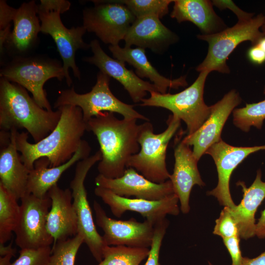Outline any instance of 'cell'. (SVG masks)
<instances>
[{
  "label": "cell",
  "instance_id": "obj_1",
  "mask_svg": "<svg viewBox=\"0 0 265 265\" xmlns=\"http://www.w3.org/2000/svg\"><path fill=\"white\" fill-rule=\"evenodd\" d=\"M57 109L61 111V116L57 126L39 142L31 143L27 140V132L15 131L17 149L21 154L22 161L30 170L34 168L35 161L42 157L48 159L51 167L66 163L82 143V137L87 131L81 108L64 105Z\"/></svg>",
  "mask_w": 265,
  "mask_h": 265
},
{
  "label": "cell",
  "instance_id": "obj_2",
  "mask_svg": "<svg viewBox=\"0 0 265 265\" xmlns=\"http://www.w3.org/2000/svg\"><path fill=\"white\" fill-rule=\"evenodd\" d=\"M137 120L119 119L114 113L102 112L86 122L87 131L94 134L100 145V174L109 179L123 176L129 159L140 149L138 138L142 125Z\"/></svg>",
  "mask_w": 265,
  "mask_h": 265
},
{
  "label": "cell",
  "instance_id": "obj_3",
  "mask_svg": "<svg viewBox=\"0 0 265 265\" xmlns=\"http://www.w3.org/2000/svg\"><path fill=\"white\" fill-rule=\"evenodd\" d=\"M61 111L40 106L22 86L1 77L0 80V129L10 132L25 129L35 143L57 126Z\"/></svg>",
  "mask_w": 265,
  "mask_h": 265
},
{
  "label": "cell",
  "instance_id": "obj_4",
  "mask_svg": "<svg viewBox=\"0 0 265 265\" xmlns=\"http://www.w3.org/2000/svg\"><path fill=\"white\" fill-rule=\"evenodd\" d=\"M167 127L162 132L155 134L149 121L141 124L138 142L140 149L129 159L127 168L132 167L148 180L161 184L169 180L166 167V151L169 142L181 125V120L170 115Z\"/></svg>",
  "mask_w": 265,
  "mask_h": 265
},
{
  "label": "cell",
  "instance_id": "obj_5",
  "mask_svg": "<svg viewBox=\"0 0 265 265\" xmlns=\"http://www.w3.org/2000/svg\"><path fill=\"white\" fill-rule=\"evenodd\" d=\"M265 16L262 13L245 21H238L233 26L212 34H200L197 37L208 44L207 54L196 68L199 72L216 71L229 73L226 61L229 55L240 43L249 41L255 45L264 35L260 30Z\"/></svg>",
  "mask_w": 265,
  "mask_h": 265
},
{
  "label": "cell",
  "instance_id": "obj_6",
  "mask_svg": "<svg viewBox=\"0 0 265 265\" xmlns=\"http://www.w3.org/2000/svg\"><path fill=\"white\" fill-rule=\"evenodd\" d=\"M209 73L200 72L190 86L176 94L152 92L150 97L141 100L140 106L170 110L173 115L185 122L187 135L191 134L203 125L211 114V107L205 103L203 97L205 83Z\"/></svg>",
  "mask_w": 265,
  "mask_h": 265
},
{
  "label": "cell",
  "instance_id": "obj_7",
  "mask_svg": "<svg viewBox=\"0 0 265 265\" xmlns=\"http://www.w3.org/2000/svg\"><path fill=\"white\" fill-rule=\"evenodd\" d=\"M0 76L30 92L42 108L52 110L44 85L50 79L61 81L65 78L63 65L57 61L44 57H15L0 72Z\"/></svg>",
  "mask_w": 265,
  "mask_h": 265
},
{
  "label": "cell",
  "instance_id": "obj_8",
  "mask_svg": "<svg viewBox=\"0 0 265 265\" xmlns=\"http://www.w3.org/2000/svg\"><path fill=\"white\" fill-rule=\"evenodd\" d=\"M110 77L99 72L97 81L91 90L86 93L78 94L74 86L70 89L59 91L54 104V107L71 105L80 107L85 122L102 112L117 113L126 119H141L149 121V119L136 111L134 106L126 104L117 98L109 88Z\"/></svg>",
  "mask_w": 265,
  "mask_h": 265
},
{
  "label": "cell",
  "instance_id": "obj_9",
  "mask_svg": "<svg viewBox=\"0 0 265 265\" xmlns=\"http://www.w3.org/2000/svg\"><path fill=\"white\" fill-rule=\"evenodd\" d=\"M101 159L102 153L99 150L93 155L78 161L74 177L70 184L73 203L78 218V233L83 237L84 243L98 263L103 260V251L106 245L94 224L84 182L90 169Z\"/></svg>",
  "mask_w": 265,
  "mask_h": 265
},
{
  "label": "cell",
  "instance_id": "obj_10",
  "mask_svg": "<svg viewBox=\"0 0 265 265\" xmlns=\"http://www.w3.org/2000/svg\"><path fill=\"white\" fill-rule=\"evenodd\" d=\"M95 5L83 10V26L104 43L118 45L136 17L125 5L114 0H93Z\"/></svg>",
  "mask_w": 265,
  "mask_h": 265
},
{
  "label": "cell",
  "instance_id": "obj_11",
  "mask_svg": "<svg viewBox=\"0 0 265 265\" xmlns=\"http://www.w3.org/2000/svg\"><path fill=\"white\" fill-rule=\"evenodd\" d=\"M20 214L14 230L15 242L21 249L50 246L54 240L47 229V219L52 205L48 194L42 198L26 194L21 199Z\"/></svg>",
  "mask_w": 265,
  "mask_h": 265
},
{
  "label": "cell",
  "instance_id": "obj_12",
  "mask_svg": "<svg viewBox=\"0 0 265 265\" xmlns=\"http://www.w3.org/2000/svg\"><path fill=\"white\" fill-rule=\"evenodd\" d=\"M58 12H38L41 22V32L50 35L54 40L63 61L65 79L70 86L72 80L69 75L71 68L75 77L80 79V72L75 61V54L79 49L90 48V44L84 42L82 36L86 30L82 26L66 28L63 24Z\"/></svg>",
  "mask_w": 265,
  "mask_h": 265
},
{
  "label": "cell",
  "instance_id": "obj_13",
  "mask_svg": "<svg viewBox=\"0 0 265 265\" xmlns=\"http://www.w3.org/2000/svg\"><path fill=\"white\" fill-rule=\"evenodd\" d=\"M93 209L96 223L104 232L102 237L106 245L150 248L155 226L151 222L146 219L139 222L133 217L126 220L111 218L96 201Z\"/></svg>",
  "mask_w": 265,
  "mask_h": 265
},
{
  "label": "cell",
  "instance_id": "obj_14",
  "mask_svg": "<svg viewBox=\"0 0 265 265\" xmlns=\"http://www.w3.org/2000/svg\"><path fill=\"white\" fill-rule=\"evenodd\" d=\"M94 193L109 206L112 213L118 218L127 211L134 212L155 225L168 214L178 215L180 213L179 200L175 193L155 201L121 197L109 189L98 186L95 188Z\"/></svg>",
  "mask_w": 265,
  "mask_h": 265
},
{
  "label": "cell",
  "instance_id": "obj_15",
  "mask_svg": "<svg viewBox=\"0 0 265 265\" xmlns=\"http://www.w3.org/2000/svg\"><path fill=\"white\" fill-rule=\"evenodd\" d=\"M265 150V145L252 147H236L222 139L212 145L205 152L213 159L218 173L216 186L207 194L215 197L221 205L233 209L236 205L231 197L230 180L234 169L250 154Z\"/></svg>",
  "mask_w": 265,
  "mask_h": 265
},
{
  "label": "cell",
  "instance_id": "obj_16",
  "mask_svg": "<svg viewBox=\"0 0 265 265\" xmlns=\"http://www.w3.org/2000/svg\"><path fill=\"white\" fill-rule=\"evenodd\" d=\"M241 101L239 94L232 90L211 106V114L203 125L182 139L184 143L193 146L192 152L198 161L212 145L221 140V133L226 121Z\"/></svg>",
  "mask_w": 265,
  "mask_h": 265
},
{
  "label": "cell",
  "instance_id": "obj_17",
  "mask_svg": "<svg viewBox=\"0 0 265 265\" xmlns=\"http://www.w3.org/2000/svg\"><path fill=\"white\" fill-rule=\"evenodd\" d=\"M95 183L97 186L126 198L134 196L135 198L155 201L175 193L170 180L161 184L155 183L132 167L127 168L123 176L115 179L107 178L99 174L95 179Z\"/></svg>",
  "mask_w": 265,
  "mask_h": 265
},
{
  "label": "cell",
  "instance_id": "obj_18",
  "mask_svg": "<svg viewBox=\"0 0 265 265\" xmlns=\"http://www.w3.org/2000/svg\"><path fill=\"white\" fill-rule=\"evenodd\" d=\"M93 55L85 57L83 60L97 66L100 72L118 81L127 91L134 103H138L144 98L147 93L158 92L153 83L144 81L125 66L124 62L108 56L102 49L97 40L90 43Z\"/></svg>",
  "mask_w": 265,
  "mask_h": 265
},
{
  "label": "cell",
  "instance_id": "obj_19",
  "mask_svg": "<svg viewBox=\"0 0 265 265\" xmlns=\"http://www.w3.org/2000/svg\"><path fill=\"white\" fill-rule=\"evenodd\" d=\"M174 147L175 164L171 182L174 193L179 198L180 210L183 213L190 211L189 197L194 186H205L197 167L198 160L189 146L178 140Z\"/></svg>",
  "mask_w": 265,
  "mask_h": 265
},
{
  "label": "cell",
  "instance_id": "obj_20",
  "mask_svg": "<svg viewBox=\"0 0 265 265\" xmlns=\"http://www.w3.org/2000/svg\"><path fill=\"white\" fill-rule=\"evenodd\" d=\"M38 4L35 0L24 2L16 9L13 22L14 27L4 44L15 57L26 56L36 45L41 24Z\"/></svg>",
  "mask_w": 265,
  "mask_h": 265
},
{
  "label": "cell",
  "instance_id": "obj_21",
  "mask_svg": "<svg viewBox=\"0 0 265 265\" xmlns=\"http://www.w3.org/2000/svg\"><path fill=\"white\" fill-rule=\"evenodd\" d=\"M52 205L47 219V229L54 242L74 237L78 233L77 214L70 188H61L57 184L48 191Z\"/></svg>",
  "mask_w": 265,
  "mask_h": 265
},
{
  "label": "cell",
  "instance_id": "obj_22",
  "mask_svg": "<svg viewBox=\"0 0 265 265\" xmlns=\"http://www.w3.org/2000/svg\"><path fill=\"white\" fill-rule=\"evenodd\" d=\"M176 39V35L162 24L158 17L151 15L136 18L124 40L125 46L136 45L160 53Z\"/></svg>",
  "mask_w": 265,
  "mask_h": 265
},
{
  "label": "cell",
  "instance_id": "obj_23",
  "mask_svg": "<svg viewBox=\"0 0 265 265\" xmlns=\"http://www.w3.org/2000/svg\"><path fill=\"white\" fill-rule=\"evenodd\" d=\"M91 150L89 143L83 140L72 158L62 165L51 167L49 160L45 157L36 160L28 175L26 194H31L40 198L45 197L49 190L57 184L65 171L80 160L90 156Z\"/></svg>",
  "mask_w": 265,
  "mask_h": 265
},
{
  "label": "cell",
  "instance_id": "obj_24",
  "mask_svg": "<svg viewBox=\"0 0 265 265\" xmlns=\"http://www.w3.org/2000/svg\"><path fill=\"white\" fill-rule=\"evenodd\" d=\"M15 131H10V140L0 145V184L19 200L26 193L30 170L21 160L16 146Z\"/></svg>",
  "mask_w": 265,
  "mask_h": 265
},
{
  "label": "cell",
  "instance_id": "obj_25",
  "mask_svg": "<svg viewBox=\"0 0 265 265\" xmlns=\"http://www.w3.org/2000/svg\"><path fill=\"white\" fill-rule=\"evenodd\" d=\"M108 48L113 57L132 66L137 76L149 79L160 93H166L168 88L178 89L187 85L186 76L171 80L161 75L148 60L144 49L127 46L122 48L119 45H109Z\"/></svg>",
  "mask_w": 265,
  "mask_h": 265
},
{
  "label": "cell",
  "instance_id": "obj_26",
  "mask_svg": "<svg viewBox=\"0 0 265 265\" xmlns=\"http://www.w3.org/2000/svg\"><path fill=\"white\" fill-rule=\"evenodd\" d=\"M237 184L242 188L243 198L238 205L230 209L238 223L240 238L247 239L255 236V216L257 209L265 198V182L262 180V172L259 169L249 187H247L241 181Z\"/></svg>",
  "mask_w": 265,
  "mask_h": 265
},
{
  "label": "cell",
  "instance_id": "obj_27",
  "mask_svg": "<svg viewBox=\"0 0 265 265\" xmlns=\"http://www.w3.org/2000/svg\"><path fill=\"white\" fill-rule=\"evenodd\" d=\"M171 13V18L179 23H193L204 33L212 34L222 30L225 25L216 14L212 2L207 0H176Z\"/></svg>",
  "mask_w": 265,
  "mask_h": 265
},
{
  "label": "cell",
  "instance_id": "obj_28",
  "mask_svg": "<svg viewBox=\"0 0 265 265\" xmlns=\"http://www.w3.org/2000/svg\"><path fill=\"white\" fill-rule=\"evenodd\" d=\"M18 201L0 184V244L11 239L17 226L20 214Z\"/></svg>",
  "mask_w": 265,
  "mask_h": 265
},
{
  "label": "cell",
  "instance_id": "obj_29",
  "mask_svg": "<svg viewBox=\"0 0 265 265\" xmlns=\"http://www.w3.org/2000/svg\"><path fill=\"white\" fill-rule=\"evenodd\" d=\"M150 250V248L106 245L103 260L98 265H140L147 258Z\"/></svg>",
  "mask_w": 265,
  "mask_h": 265
},
{
  "label": "cell",
  "instance_id": "obj_30",
  "mask_svg": "<svg viewBox=\"0 0 265 265\" xmlns=\"http://www.w3.org/2000/svg\"><path fill=\"white\" fill-rule=\"evenodd\" d=\"M264 93L265 94V86ZM233 116L234 125L244 132H248L251 127L261 129L265 120V99L235 109Z\"/></svg>",
  "mask_w": 265,
  "mask_h": 265
},
{
  "label": "cell",
  "instance_id": "obj_31",
  "mask_svg": "<svg viewBox=\"0 0 265 265\" xmlns=\"http://www.w3.org/2000/svg\"><path fill=\"white\" fill-rule=\"evenodd\" d=\"M83 243V237L79 233L53 243L48 265H75L77 253Z\"/></svg>",
  "mask_w": 265,
  "mask_h": 265
},
{
  "label": "cell",
  "instance_id": "obj_32",
  "mask_svg": "<svg viewBox=\"0 0 265 265\" xmlns=\"http://www.w3.org/2000/svg\"><path fill=\"white\" fill-rule=\"evenodd\" d=\"M115 1L124 4L136 18L156 16L159 19L167 14L171 0H117Z\"/></svg>",
  "mask_w": 265,
  "mask_h": 265
},
{
  "label": "cell",
  "instance_id": "obj_33",
  "mask_svg": "<svg viewBox=\"0 0 265 265\" xmlns=\"http://www.w3.org/2000/svg\"><path fill=\"white\" fill-rule=\"evenodd\" d=\"M213 234L223 238L240 236L238 226L233 215L231 209L224 207L215 220Z\"/></svg>",
  "mask_w": 265,
  "mask_h": 265
},
{
  "label": "cell",
  "instance_id": "obj_34",
  "mask_svg": "<svg viewBox=\"0 0 265 265\" xmlns=\"http://www.w3.org/2000/svg\"><path fill=\"white\" fill-rule=\"evenodd\" d=\"M52 248L21 249L19 256L10 265H48Z\"/></svg>",
  "mask_w": 265,
  "mask_h": 265
},
{
  "label": "cell",
  "instance_id": "obj_35",
  "mask_svg": "<svg viewBox=\"0 0 265 265\" xmlns=\"http://www.w3.org/2000/svg\"><path fill=\"white\" fill-rule=\"evenodd\" d=\"M169 225L165 218L154 226V234L150 253L144 265H161L159 253L162 242Z\"/></svg>",
  "mask_w": 265,
  "mask_h": 265
},
{
  "label": "cell",
  "instance_id": "obj_36",
  "mask_svg": "<svg viewBox=\"0 0 265 265\" xmlns=\"http://www.w3.org/2000/svg\"><path fill=\"white\" fill-rule=\"evenodd\" d=\"M16 9L8 5L3 0L0 1V35L8 36L11 33V22Z\"/></svg>",
  "mask_w": 265,
  "mask_h": 265
},
{
  "label": "cell",
  "instance_id": "obj_37",
  "mask_svg": "<svg viewBox=\"0 0 265 265\" xmlns=\"http://www.w3.org/2000/svg\"><path fill=\"white\" fill-rule=\"evenodd\" d=\"M240 236L223 238V242L231 258V265H240L243 258L240 248Z\"/></svg>",
  "mask_w": 265,
  "mask_h": 265
},
{
  "label": "cell",
  "instance_id": "obj_38",
  "mask_svg": "<svg viewBox=\"0 0 265 265\" xmlns=\"http://www.w3.org/2000/svg\"><path fill=\"white\" fill-rule=\"evenodd\" d=\"M70 1L66 0H41L38 4V12H58L62 14L69 10Z\"/></svg>",
  "mask_w": 265,
  "mask_h": 265
},
{
  "label": "cell",
  "instance_id": "obj_39",
  "mask_svg": "<svg viewBox=\"0 0 265 265\" xmlns=\"http://www.w3.org/2000/svg\"><path fill=\"white\" fill-rule=\"evenodd\" d=\"M212 3L220 9L229 8L232 10L237 15L238 21L249 20L254 16L253 13H247L240 9L232 0H213Z\"/></svg>",
  "mask_w": 265,
  "mask_h": 265
},
{
  "label": "cell",
  "instance_id": "obj_40",
  "mask_svg": "<svg viewBox=\"0 0 265 265\" xmlns=\"http://www.w3.org/2000/svg\"><path fill=\"white\" fill-rule=\"evenodd\" d=\"M247 56L254 64H262L265 62V53L257 45H253L248 51Z\"/></svg>",
  "mask_w": 265,
  "mask_h": 265
},
{
  "label": "cell",
  "instance_id": "obj_41",
  "mask_svg": "<svg viewBox=\"0 0 265 265\" xmlns=\"http://www.w3.org/2000/svg\"><path fill=\"white\" fill-rule=\"evenodd\" d=\"M255 235L259 238H265V209L256 223Z\"/></svg>",
  "mask_w": 265,
  "mask_h": 265
},
{
  "label": "cell",
  "instance_id": "obj_42",
  "mask_svg": "<svg viewBox=\"0 0 265 265\" xmlns=\"http://www.w3.org/2000/svg\"><path fill=\"white\" fill-rule=\"evenodd\" d=\"M240 265H265V251L254 258L243 257Z\"/></svg>",
  "mask_w": 265,
  "mask_h": 265
},
{
  "label": "cell",
  "instance_id": "obj_43",
  "mask_svg": "<svg viewBox=\"0 0 265 265\" xmlns=\"http://www.w3.org/2000/svg\"><path fill=\"white\" fill-rule=\"evenodd\" d=\"M16 249L13 248L12 243L11 242L8 245H4V244H0V257H3L5 255L11 254L13 256H15Z\"/></svg>",
  "mask_w": 265,
  "mask_h": 265
},
{
  "label": "cell",
  "instance_id": "obj_44",
  "mask_svg": "<svg viewBox=\"0 0 265 265\" xmlns=\"http://www.w3.org/2000/svg\"><path fill=\"white\" fill-rule=\"evenodd\" d=\"M13 255L9 254L0 257V265H10V260Z\"/></svg>",
  "mask_w": 265,
  "mask_h": 265
},
{
  "label": "cell",
  "instance_id": "obj_45",
  "mask_svg": "<svg viewBox=\"0 0 265 265\" xmlns=\"http://www.w3.org/2000/svg\"><path fill=\"white\" fill-rule=\"evenodd\" d=\"M265 53V36L262 37L256 44Z\"/></svg>",
  "mask_w": 265,
  "mask_h": 265
},
{
  "label": "cell",
  "instance_id": "obj_46",
  "mask_svg": "<svg viewBox=\"0 0 265 265\" xmlns=\"http://www.w3.org/2000/svg\"><path fill=\"white\" fill-rule=\"evenodd\" d=\"M261 29L264 35L265 36V19Z\"/></svg>",
  "mask_w": 265,
  "mask_h": 265
},
{
  "label": "cell",
  "instance_id": "obj_47",
  "mask_svg": "<svg viewBox=\"0 0 265 265\" xmlns=\"http://www.w3.org/2000/svg\"><path fill=\"white\" fill-rule=\"evenodd\" d=\"M208 265H213L211 263L209 262Z\"/></svg>",
  "mask_w": 265,
  "mask_h": 265
}]
</instances>
